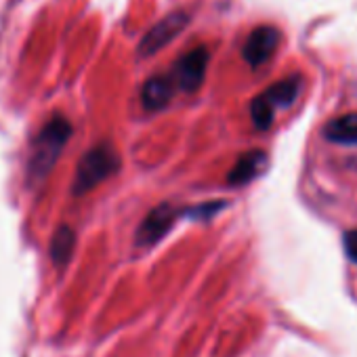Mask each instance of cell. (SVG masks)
Listing matches in <instances>:
<instances>
[{
    "label": "cell",
    "instance_id": "cell-9",
    "mask_svg": "<svg viewBox=\"0 0 357 357\" xmlns=\"http://www.w3.org/2000/svg\"><path fill=\"white\" fill-rule=\"evenodd\" d=\"M172 95H174V84H172L170 76L168 74H158V76H151L143 84L141 101H143L145 109L158 112L172 99Z\"/></svg>",
    "mask_w": 357,
    "mask_h": 357
},
{
    "label": "cell",
    "instance_id": "cell-3",
    "mask_svg": "<svg viewBox=\"0 0 357 357\" xmlns=\"http://www.w3.org/2000/svg\"><path fill=\"white\" fill-rule=\"evenodd\" d=\"M301 89H303V78L298 74H292L280 82H273L269 89H265L259 97L252 99L250 103L252 124L259 130H267L273 124L275 112L290 107L298 99Z\"/></svg>",
    "mask_w": 357,
    "mask_h": 357
},
{
    "label": "cell",
    "instance_id": "cell-8",
    "mask_svg": "<svg viewBox=\"0 0 357 357\" xmlns=\"http://www.w3.org/2000/svg\"><path fill=\"white\" fill-rule=\"evenodd\" d=\"M265 168H267V153L261 149H250L238 158V162L229 170L227 181H229V185L242 188V185L255 181L257 176H261L265 172Z\"/></svg>",
    "mask_w": 357,
    "mask_h": 357
},
{
    "label": "cell",
    "instance_id": "cell-11",
    "mask_svg": "<svg viewBox=\"0 0 357 357\" xmlns=\"http://www.w3.org/2000/svg\"><path fill=\"white\" fill-rule=\"evenodd\" d=\"M74 246H76V234H74V229L68 227V225L57 227V231L51 238V261L57 267H66L70 263V259H72Z\"/></svg>",
    "mask_w": 357,
    "mask_h": 357
},
{
    "label": "cell",
    "instance_id": "cell-7",
    "mask_svg": "<svg viewBox=\"0 0 357 357\" xmlns=\"http://www.w3.org/2000/svg\"><path fill=\"white\" fill-rule=\"evenodd\" d=\"M178 215H181V213L174 211L168 202H164V204L155 206L153 211H149L147 217L143 219L141 227L137 229V236H135L137 244L141 248H149V246L158 244L170 231V227L174 225Z\"/></svg>",
    "mask_w": 357,
    "mask_h": 357
},
{
    "label": "cell",
    "instance_id": "cell-5",
    "mask_svg": "<svg viewBox=\"0 0 357 357\" xmlns=\"http://www.w3.org/2000/svg\"><path fill=\"white\" fill-rule=\"evenodd\" d=\"M190 24V15L183 11H174L166 15L162 22H158L141 40L139 45V57H149L162 51L166 45H170L178 34H181Z\"/></svg>",
    "mask_w": 357,
    "mask_h": 357
},
{
    "label": "cell",
    "instance_id": "cell-1",
    "mask_svg": "<svg viewBox=\"0 0 357 357\" xmlns=\"http://www.w3.org/2000/svg\"><path fill=\"white\" fill-rule=\"evenodd\" d=\"M72 124L66 116H53L34 137L30 160H28V176L30 183H40L55 168L66 143L70 141Z\"/></svg>",
    "mask_w": 357,
    "mask_h": 357
},
{
    "label": "cell",
    "instance_id": "cell-2",
    "mask_svg": "<svg viewBox=\"0 0 357 357\" xmlns=\"http://www.w3.org/2000/svg\"><path fill=\"white\" fill-rule=\"evenodd\" d=\"M120 168V155L109 143H99L91 147L76 166L74 196H84L95 190L101 181L109 178Z\"/></svg>",
    "mask_w": 357,
    "mask_h": 357
},
{
    "label": "cell",
    "instance_id": "cell-6",
    "mask_svg": "<svg viewBox=\"0 0 357 357\" xmlns=\"http://www.w3.org/2000/svg\"><path fill=\"white\" fill-rule=\"evenodd\" d=\"M280 40H282V34H280L278 28H273V26H259V28H255L248 34V38L244 43V49H242L244 61L250 68L265 66L273 57V53L278 51Z\"/></svg>",
    "mask_w": 357,
    "mask_h": 357
},
{
    "label": "cell",
    "instance_id": "cell-4",
    "mask_svg": "<svg viewBox=\"0 0 357 357\" xmlns=\"http://www.w3.org/2000/svg\"><path fill=\"white\" fill-rule=\"evenodd\" d=\"M208 59H211V51L206 47H196L188 55L178 57V61L174 63L172 72L168 74L172 84H174V89L185 91V93L198 91L200 84L204 82Z\"/></svg>",
    "mask_w": 357,
    "mask_h": 357
},
{
    "label": "cell",
    "instance_id": "cell-10",
    "mask_svg": "<svg viewBox=\"0 0 357 357\" xmlns=\"http://www.w3.org/2000/svg\"><path fill=\"white\" fill-rule=\"evenodd\" d=\"M324 137L338 145H357V112L342 114L324 126Z\"/></svg>",
    "mask_w": 357,
    "mask_h": 357
},
{
    "label": "cell",
    "instance_id": "cell-12",
    "mask_svg": "<svg viewBox=\"0 0 357 357\" xmlns=\"http://www.w3.org/2000/svg\"><path fill=\"white\" fill-rule=\"evenodd\" d=\"M342 246H344L347 257H349L353 263H357V229H351V231H347V234H344V238H342Z\"/></svg>",
    "mask_w": 357,
    "mask_h": 357
}]
</instances>
